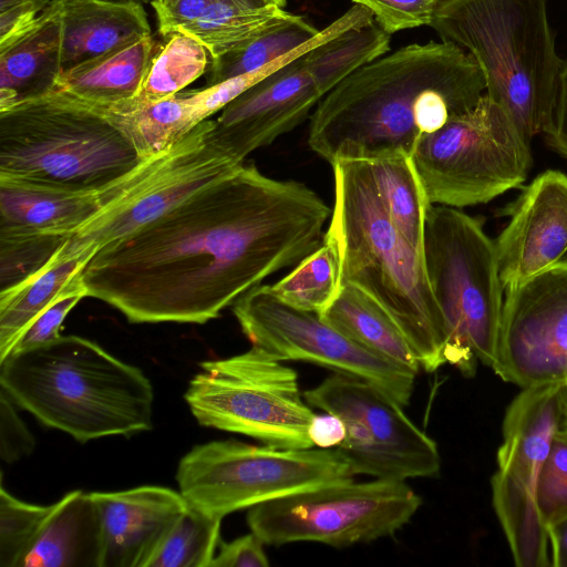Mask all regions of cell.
Here are the masks:
<instances>
[{
  "label": "cell",
  "instance_id": "1",
  "mask_svg": "<svg viewBox=\"0 0 567 567\" xmlns=\"http://www.w3.org/2000/svg\"><path fill=\"white\" fill-rule=\"evenodd\" d=\"M330 216L305 184L243 164L97 250L83 284L130 322L203 324L316 250Z\"/></svg>",
  "mask_w": 567,
  "mask_h": 567
},
{
  "label": "cell",
  "instance_id": "2",
  "mask_svg": "<svg viewBox=\"0 0 567 567\" xmlns=\"http://www.w3.org/2000/svg\"><path fill=\"white\" fill-rule=\"evenodd\" d=\"M486 84L461 47L430 41L402 47L359 68L316 105L308 144L333 165L411 155L415 143L474 107Z\"/></svg>",
  "mask_w": 567,
  "mask_h": 567
},
{
  "label": "cell",
  "instance_id": "3",
  "mask_svg": "<svg viewBox=\"0 0 567 567\" xmlns=\"http://www.w3.org/2000/svg\"><path fill=\"white\" fill-rule=\"evenodd\" d=\"M334 204L326 231L340 260V286L350 284L393 319L426 372L446 363V330L430 287L423 252L398 231L375 188L367 161L333 165Z\"/></svg>",
  "mask_w": 567,
  "mask_h": 567
},
{
  "label": "cell",
  "instance_id": "4",
  "mask_svg": "<svg viewBox=\"0 0 567 567\" xmlns=\"http://www.w3.org/2000/svg\"><path fill=\"white\" fill-rule=\"evenodd\" d=\"M0 384L16 405L80 443L152 429L148 378L82 337L12 351L0 361Z\"/></svg>",
  "mask_w": 567,
  "mask_h": 567
},
{
  "label": "cell",
  "instance_id": "5",
  "mask_svg": "<svg viewBox=\"0 0 567 567\" xmlns=\"http://www.w3.org/2000/svg\"><path fill=\"white\" fill-rule=\"evenodd\" d=\"M548 1L441 0L429 25L441 41L475 59L485 93L529 145L550 123L564 62L556 51Z\"/></svg>",
  "mask_w": 567,
  "mask_h": 567
},
{
  "label": "cell",
  "instance_id": "6",
  "mask_svg": "<svg viewBox=\"0 0 567 567\" xmlns=\"http://www.w3.org/2000/svg\"><path fill=\"white\" fill-rule=\"evenodd\" d=\"M145 161L103 111L62 92L0 111V178L95 190Z\"/></svg>",
  "mask_w": 567,
  "mask_h": 567
},
{
  "label": "cell",
  "instance_id": "7",
  "mask_svg": "<svg viewBox=\"0 0 567 567\" xmlns=\"http://www.w3.org/2000/svg\"><path fill=\"white\" fill-rule=\"evenodd\" d=\"M422 252L445 323L446 363L465 377L475 374L478 362L493 368L504 303L494 241L462 210L431 205Z\"/></svg>",
  "mask_w": 567,
  "mask_h": 567
},
{
  "label": "cell",
  "instance_id": "8",
  "mask_svg": "<svg viewBox=\"0 0 567 567\" xmlns=\"http://www.w3.org/2000/svg\"><path fill=\"white\" fill-rule=\"evenodd\" d=\"M354 476L336 449L255 445L229 439L194 446L181 458L176 481L188 505L224 517Z\"/></svg>",
  "mask_w": 567,
  "mask_h": 567
},
{
  "label": "cell",
  "instance_id": "9",
  "mask_svg": "<svg viewBox=\"0 0 567 567\" xmlns=\"http://www.w3.org/2000/svg\"><path fill=\"white\" fill-rule=\"evenodd\" d=\"M411 158L429 203L454 208L518 187L533 163L530 145L486 93L467 112L422 135Z\"/></svg>",
  "mask_w": 567,
  "mask_h": 567
},
{
  "label": "cell",
  "instance_id": "10",
  "mask_svg": "<svg viewBox=\"0 0 567 567\" xmlns=\"http://www.w3.org/2000/svg\"><path fill=\"white\" fill-rule=\"evenodd\" d=\"M282 362L254 346L200 362L185 401L203 426L275 446L313 447L309 425L316 413L300 392L297 372Z\"/></svg>",
  "mask_w": 567,
  "mask_h": 567
},
{
  "label": "cell",
  "instance_id": "11",
  "mask_svg": "<svg viewBox=\"0 0 567 567\" xmlns=\"http://www.w3.org/2000/svg\"><path fill=\"white\" fill-rule=\"evenodd\" d=\"M422 504L403 481L323 485L249 508L247 524L266 545L320 543L336 548L394 535Z\"/></svg>",
  "mask_w": 567,
  "mask_h": 567
},
{
  "label": "cell",
  "instance_id": "12",
  "mask_svg": "<svg viewBox=\"0 0 567 567\" xmlns=\"http://www.w3.org/2000/svg\"><path fill=\"white\" fill-rule=\"evenodd\" d=\"M564 383L523 388L505 412L492 498L518 567H551L549 535L538 511L537 488L553 437L561 425Z\"/></svg>",
  "mask_w": 567,
  "mask_h": 567
},
{
  "label": "cell",
  "instance_id": "13",
  "mask_svg": "<svg viewBox=\"0 0 567 567\" xmlns=\"http://www.w3.org/2000/svg\"><path fill=\"white\" fill-rule=\"evenodd\" d=\"M313 408L338 415L346 437L336 447L354 475L403 481L440 473L436 442L404 413L403 406L373 384L333 372L303 392Z\"/></svg>",
  "mask_w": 567,
  "mask_h": 567
},
{
  "label": "cell",
  "instance_id": "14",
  "mask_svg": "<svg viewBox=\"0 0 567 567\" xmlns=\"http://www.w3.org/2000/svg\"><path fill=\"white\" fill-rule=\"evenodd\" d=\"M233 313L257 347L280 361H305L362 379L405 406L416 373L403 369L352 341L322 317L278 298L270 285L244 293Z\"/></svg>",
  "mask_w": 567,
  "mask_h": 567
},
{
  "label": "cell",
  "instance_id": "15",
  "mask_svg": "<svg viewBox=\"0 0 567 567\" xmlns=\"http://www.w3.org/2000/svg\"><path fill=\"white\" fill-rule=\"evenodd\" d=\"M213 126L214 120L203 121L161 153L145 178L73 233L58 256L92 258L104 246L137 231L243 165L212 138Z\"/></svg>",
  "mask_w": 567,
  "mask_h": 567
},
{
  "label": "cell",
  "instance_id": "16",
  "mask_svg": "<svg viewBox=\"0 0 567 567\" xmlns=\"http://www.w3.org/2000/svg\"><path fill=\"white\" fill-rule=\"evenodd\" d=\"M493 371L520 388L567 381V268L505 290Z\"/></svg>",
  "mask_w": 567,
  "mask_h": 567
},
{
  "label": "cell",
  "instance_id": "17",
  "mask_svg": "<svg viewBox=\"0 0 567 567\" xmlns=\"http://www.w3.org/2000/svg\"><path fill=\"white\" fill-rule=\"evenodd\" d=\"M307 49L233 100L214 120L212 138L238 163L298 126L323 97L302 60Z\"/></svg>",
  "mask_w": 567,
  "mask_h": 567
},
{
  "label": "cell",
  "instance_id": "18",
  "mask_svg": "<svg viewBox=\"0 0 567 567\" xmlns=\"http://www.w3.org/2000/svg\"><path fill=\"white\" fill-rule=\"evenodd\" d=\"M505 213L509 221L494 241L504 290L567 268V175L539 174Z\"/></svg>",
  "mask_w": 567,
  "mask_h": 567
},
{
  "label": "cell",
  "instance_id": "19",
  "mask_svg": "<svg viewBox=\"0 0 567 567\" xmlns=\"http://www.w3.org/2000/svg\"><path fill=\"white\" fill-rule=\"evenodd\" d=\"M92 497L103 532L102 567H148L188 507L179 492L154 485L92 492Z\"/></svg>",
  "mask_w": 567,
  "mask_h": 567
},
{
  "label": "cell",
  "instance_id": "20",
  "mask_svg": "<svg viewBox=\"0 0 567 567\" xmlns=\"http://www.w3.org/2000/svg\"><path fill=\"white\" fill-rule=\"evenodd\" d=\"M147 159L128 175L95 190H72L0 178V233L71 236L131 192L152 169Z\"/></svg>",
  "mask_w": 567,
  "mask_h": 567
},
{
  "label": "cell",
  "instance_id": "21",
  "mask_svg": "<svg viewBox=\"0 0 567 567\" xmlns=\"http://www.w3.org/2000/svg\"><path fill=\"white\" fill-rule=\"evenodd\" d=\"M60 1L0 38V111L50 93L61 75Z\"/></svg>",
  "mask_w": 567,
  "mask_h": 567
},
{
  "label": "cell",
  "instance_id": "22",
  "mask_svg": "<svg viewBox=\"0 0 567 567\" xmlns=\"http://www.w3.org/2000/svg\"><path fill=\"white\" fill-rule=\"evenodd\" d=\"M61 74L120 43L151 34L143 4L114 0H60Z\"/></svg>",
  "mask_w": 567,
  "mask_h": 567
},
{
  "label": "cell",
  "instance_id": "23",
  "mask_svg": "<svg viewBox=\"0 0 567 567\" xmlns=\"http://www.w3.org/2000/svg\"><path fill=\"white\" fill-rule=\"evenodd\" d=\"M159 48L152 34L132 38L62 73L53 90L99 110L118 106L138 93Z\"/></svg>",
  "mask_w": 567,
  "mask_h": 567
},
{
  "label": "cell",
  "instance_id": "24",
  "mask_svg": "<svg viewBox=\"0 0 567 567\" xmlns=\"http://www.w3.org/2000/svg\"><path fill=\"white\" fill-rule=\"evenodd\" d=\"M103 532L92 493L72 491L53 508L19 567H102Z\"/></svg>",
  "mask_w": 567,
  "mask_h": 567
},
{
  "label": "cell",
  "instance_id": "25",
  "mask_svg": "<svg viewBox=\"0 0 567 567\" xmlns=\"http://www.w3.org/2000/svg\"><path fill=\"white\" fill-rule=\"evenodd\" d=\"M390 51V34L368 8L355 4L324 28L302 53L305 65L324 96L342 80Z\"/></svg>",
  "mask_w": 567,
  "mask_h": 567
},
{
  "label": "cell",
  "instance_id": "26",
  "mask_svg": "<svg viewBox=\"0 0 567 567\" xmlns=\"http://www.w3.org/2000/svg\"><path fill=\"white\" fill-rule=\"evenodd\" d=\"M91 258L56 256L34 277L0 291V361L13 350L31 322L66 296L87 297L82 271Z\"/></svg>",
  "mask_w": 567,
  "mask_h": 567
},
{
  "label": "cell",
  "instance_id": "27",
  "mask_svg": "<svg viewBox=\"0 0 567 567\" xmlns=\"http://www.w3.org/2000/svg\"><path fill=\"white\" fill-rule=\"evenodd\" d=\"M355 343L414 373L421 365L404 334L390 315L359 288L342 284L320 315Z\"/></svg>",
  "mask_w": 567,
  "mask_h": 567
},
{
  "label": "cell",
  "instance_id": "28",
  "mask_svg": "<svg viewBox=\"0 0 567 567\" xmlns=\"http://www.w3.org/2000/svg\"><path fill=\"white\" fill-rule=\"evenodd\" d=\"M288 13L264 0H212L197 20L179 32L199 41L212 60L247 43Z\"/></svg>",
  "mask_w": 567,
  "mask_h": 567
},
{
  "label": "cell",
  "instance_id": "29",
  "mask_svg": "<svg viewBox=\"0 0 567 567\" xmlns=\"http://www.w3.org/2000/svg\"><path fill=\"white\" fill-rule=\"evenodd\" d=\"M367 163L390 219L403 238L422 252L424 225L431 204L411 155L399 153Z\"/></svg>",
  "mask_w": 567,
  "mask_h": 567
},
{
  "label": "cell",
  "instance_id": "30",
  "mask_svg": "<svg viewBox=\"0 0 567 567\" xmlns=\"http://www.w3.org/2000/svg\"><path fill=\"white\" fill-rule=\"evenodd\" d=\"M103 112L126 134L144 159L165 152L199 124L190 91L148 105Z\"/></svg>",
  "mask_w": 567,
  "mask_h": 567
},
{
  "label": "cell",
  "instance_id": "31",
  "mask_svg": "<svg viewBox=\"0 0 567 567\" xmlns=\"http://www.w3.org/2000/svg\"><path fill=\"white\" fill-rule=\"evenodd\" d=\"M319 32L303 17L289 12L247 43L212 59L206 86L259 70L300 49Z\"/></svg>",
  "mask_w": 567,
  "mask_h": 567
},
{
  "label": "cell",
  "instance_id": "32",
  "mask_svg": "<svg viewBox=\"0 0 567 567\" xmlns=\"http://www.w3.org/2000/svg\"><path fill=\"white\" fill-rule=\"evenodd\" d=\"M209 63L210 55L199 41L182 32L172 33L156 53L135 97L107 111H122L168 99L202 76Z\"/></svg>",
  "mask_w": 567,
  "mask_h": 567
},
{
  "label": "cell",
  "instance_id": "33",
  "mask_svg": "<svg viewBox=\"0 0 567 567\" xmlns=\"http://www.w3.org/2000/svg\"><path fill=\"white\" fill-rule=\"evenodd\" d=\"M270 288L288 305L321 315L340 289V260L334 241L324 233L322 244Z\"/></svg>",
  "mask_w": 567,
  "mask_h": 567
},
{
  "label": "cell",
  "instance_id": "34",
  "mask_svg": "<svg viewBox=\"0 0 567 567\" xmlns=\"http://www.w3.org/2000/svg\"><path fill=\"white\" fill-rule=\"evenodd\" d=\"M221 520V516L188 505L148 567H210L219 540Z\"/></svg>",
  "mask_w": 567,
  "mask_h": 567
},
{
  "label": "cell",
  "instance_id": "35",
  "mask_svg": "<svg viewBox=\"0 0 567 567\" xmlns=\"http://www.w3.org/2000/svg\"><path fill=\"white\" fill-rule=\"evenodd\" d=\"M70 236L43 233H0V291L43 270Z\"/></svg>",
  "mask_w": 567,
  "mask_h": 567
},
{
  "label": "cell",
  "instance_id": "36",
  "mask_svg": "<svg viewBox=\"0 0 567 567\" xmlns=\"http://www.w3.org/2000/svg\"><path fill=\"white\" fill-rule=\"evenodd\" d=\"M53 504L25 503L0 488V566L19 567L31 548Z\"/></svg>",
  "mask_w": 567,
  "mask_h": 567
},
{
  "label": "cell",
  "instance_id": "37",
  "mask_svg": "<svg viewBox=\"0 0 567 567\" xmlns=\"http://www.w3.org/2000/svg\"><path fill=\"white\" fill-rule=\"evenodd\" d=\"M537 506L545 526L567 517V427L555 433L544 462L538 488Z\"/></svg>",
  "mask_w": 567,
  "mask_h": 567
},
{
  "label": "cell",
  "instance_id": "38",
  "mask_svg": "<svg viewBox=\"0 0 567 567\" xmlns=\"http://www.w3.org/2000/svg\"><path fill=\"white\" fill-rule=\"evenodd\" d=\"M308 42L300 49L287 54L286 56L249 73L230 78L220 83L205 86L202 90L190 91V101L194 106L195 115L198 123L208 120L215 113L221 111L233 100L252 86L255 83L264 79L266 75L299 55L308 45Z\"/></svg>",
  "mask_w": 567,
  "mask_h": 567
},
{
  "label": "cell",
  "instance_id": "39",
  "mask_svg": "<svg viewBox=\"0 0 567 567\" xmlns=\"http://www.w3.org/2000/svg\"><path fill=\"white\" fill-rule=\"evenodd\" d=\"M371 10L375 22L388 33L430 25L441 0H352Z\"/></svg>",
  "mask_w": 567,
  "mask_h": 567
},
{
  "label": "cell",
  "instance_id": "40",
  "mask_svg": "<svg viewBox=\"0 0 567 567\" xmlns=\"http://www.w3.org/2000/svg\"><path fill=\"white\" fill-rule=\"evenodd\" d=\"M12 400L0 393V456L6 463H14L29 455L35 447V440L25 423L18 415Z\"/></svg>",
  "mask_w": 567,
  "mask_h": 567
},
{
  "label": "cell",
  "instance_id": "41",
  "mask_svg": "<svg viewBox=\"0 0 567 567\" xmlns=\"http://www.w3.org/2000/svg\"><path fill=\"white\" fill-rule=\"evenodd\" d=\"M84 297L82 293L66 296L45 309L25 329L12 351L37 347L59 339L61 337L60 329L65 317Z\"/></svg>",
  "mask_w": 567,
  "mask_h": 567
},
{
  "label": "cell",
  "instance_id": "42",
  "mask_svg": "<svg viewBox=\"0 0 567 567\" xmlns=\"http://www.w3.org/2000/svg\"><path fill=\"white\" fill-rule=\"evenodd\" d=\"M265 545L252 532L229 543H223L210 567H268Z\"/></svg>",
  "mask_w": 567,
  "mask_h": 567
},
{
  "label": "cell",
  "instance_id": "43",
  "mask_svg": "<svg viewBox=\"0 0 567 567\" xmlns=\"http://www.w3.org/2000/svg\"><path fill=\"white\" fill-rule=\"evenodd\" d=\"M212 0H152L159 33L167 38L194 23Z\"/></svg>",
  "mask_w": 567,
  "mask_h": 567
},
{
  "label": "cell",
  "instance_id": "44",
  "mask_svg": "<svg viewBox=\"0 0 567 567\" xmlns=\"http://www.w3.org/2000/svg\"><path fill=\"white\" fill-rule=\"evenodd\" d=\"M544 135L547 144L567 158V61L563 62L555 109Z\"/></svg>",
  "mask_w": 567,
  "mask_h": 567
},
{
  "label": "cell",
  "instance_id": "45",
  "mask_svg": "<svg viewBox=\"0 0 567 567\" xmlns=\"http://www.w3.org/2000/svg\"><path fill=\"white\" fill-rule=\"evenodd\" d=\"M309 437L313 447L336 449L346 437V425L336 414H315L309 425Z\"/></svg>",
  "mask_w": 567,
  "mask_h": 567
},
{
  "label": "cell",
  "instance_id": "46",
  "mask_svg": "<svg viewBox=\"0 0 567 567\" xmlns=\"http://www.w3.org/2000/svg\"><path fill=\"white\" fill-rule=\"evenodd\" d=\"M551 567H567V517L548 527Z\"/></svg>",
  "mask_w": 567,
  "mask_h": 567
},
{
  "label": "cell",
  "instance_id": "47",
  "mask_svg": "<svg viewBox=\"0 0 567 567\" xmlns=\"http://www.w3.org/2000/svg\"><path fill=\"white\" fill-rule=\"evenodd\" d=\"M561 425L567 427V381L564 383L561 392Z\"/></svg>",
  "mask_w": 567,
  "mask_h": 567
},
{
  "label": "cell",
  "instance_id": "48",
  "mask_svg": "<svg viewBox=\"0 0 567 567\" xmlns=\"http://www.w3.org/2000/svg\"><path fill=\"white\" fill-rule=\"evenodd\" d=\"M265 2L267 3H275V4H278L279 7L284 8L286 6V0H264Z\"/></svg>",
  "mask_w": 567,
  "mask_h": 567
},
{
  "label": "cell",
  "instance_id": "49",
  "mask_svg": "<svg viewBox=\"0 0 567 567\" xmlns=\"http://www.w3.org/2000/svg\"><path fill=\"white\" fill-rule=\"evenodd\" d=\"M114 1H130V2H137V3H141V4L151 3L152 2V0H114Z\"/></svg>",
  "mask_w": 567,
  "mask_h": 567
}]
</instances>
